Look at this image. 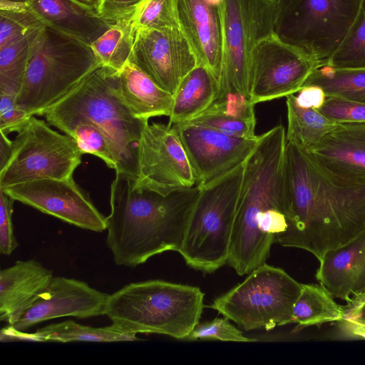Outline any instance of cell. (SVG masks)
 <instances>
[{"label": "cell", "mask_w": 365, "mask_h": 365, "mask_svg": "<svg viewBox=\"0 0 365 365\" xmlns=\"http://www.w3.org/2000/svg\"><path fill=\"white\" fill-rule=\"evenodd\" d=\"M144 0H102L101 15L105 19L114 22L134 18Z\"/></svg>", "instance_id": "cell-41"}, {"label": "cell", "mask_w": 365, "mask_h": 365, "mask_svg": "<svg viewBox=\"0 0 365 365\" xmlns=\"http://www.w3.org/2000/svg\"><path fill=\"white\" fill-rule=\"evenodd\" d=\"M115 173L106 229V243L115 263L135 267L156 255L178 252L200 187L163 195L138 187L129 175Z\"/></svg>", "instance_id": "cell-2"}, {"label": "cell", "mask_w": 365, "mask_h": 365, "mask_svg": "<svg viewBox=\"0 0 365 365\" xmlns=\"http://www.w3.org/2000/svg\"><path fill=\"white\" fill-rule=\"evenodd\" d=\"M222 0H176L180 31L197 65L219 80L222 59Z\"/></svg>", "instance_id": "cell-18"}, {"label": "cell", "mask_w": 365, "mask_h": 365, "mask_svg": "<svg viewBox=\"0 0 365 365\" xmlns=\"http://www.w3.org/2000/svg\"><path fill=\"white\" fill-rule=\"evenodd\" d=\"M43 26L32 11H0V48Z\"/></svg>", "instance_id": "cell-35"}, {"label": "cell", "mask_w": 365, "mask_h": 365, "mask_svg": "<svg viewBox=\"0 0 365 365\" xmlns=\"http://www.w3.org/2000/svg\"><path fill=\"white\" fill-rule=\"evenodd\" d=\"M219 91V80L207 68L197 65L185 76L173 95L168 124L193 119L214 102Z\"/></svg>", "instance_id": "cell-26"}, {"label": "cell", "mask_w": 365, "mask_h": 365, "mask_svg": "<svg viewBox=\"0 0 365 365\" xmlns=\"http://www.w3.org/2000/svg\"><path fill=\"white\" fill-rule=\"evenodd\" d=\"M361 0H277L275 36L324 64L349 31Z\"/></svg>", "instance_id": "cell-9"}, {"label": "cell", "mask_w": 365, "mask_h": 365, "mask_svg": "<svg viewBox=\"0 0 365 365\" xmlns=\"http://www.w3.org/2000/svg\"><path fill=\"white\" fill-rule=\"evenodd\" d=\"M286 132L281 124L260 135L245 163L227 264L240 276L264 264L272 245L262 234L267 211L287 215L284 187ZM287 218V217H286Z\"/></svg>", "instance_id": "cell-3"}, {"label": "cell", "mask_w": 365, "mask_h": 365, "mask_svg": "<svg viewBox=\"0 0 365 365\" xmlns=\"http://www.w3.org/2000/svg\"><path fill=\"white\" fill-rule=\"evenodd\" d=\"M215 339L222 341L253 342L257 339L248 338L232 325L227 317L215 318L197 324L185 340Z\"/></svg>", "instance_id": "cell-36"}, {"label": "cell", "mask_w": 365, "mask_h": 365, "mask_svg": "<svg viewBox=\"0 0 365 365\" xmlns=\"http://www.w3.org/2000/svg\"><path fill=\"white\" fill-rule=\"evenodd\" d=\"M138 187L163 195L192 187L195 178L173 125L147 123L138 148Z\"/></svg>", "instance_id": "cell-12"}, {"label": "cell", "mask_w": 365, "mask_h": 365, "mask_svg": "<svg viewBox=\"0 0 365 365\" xmlns=\"http://www.w3.org/2000/svg\"><path fill=\"white\" fill-rule=\"evenodd\" d=\"M53 278L52 271L34 259L21 260L0 272V320L14 324Z\"/></svg>", "instance_id": "cell-20"}, {"label": "cell", "mask_w": 365, "mask_h": 365, "mask_svg": "<svg viewBox=\"0 0 365 365\" xmlns=\"http://www.w3.org/2000/svg\"><path fill=\"white\" fill-rule=\"evenodd\" d=\"M137 334L127 332L113 324L104 327H93L72 320L53 324L37 329L34 333L18 331L10 325L1 330V336L32 341L52 342H117L140 340Z\"/></svg>", "instance_id": "cell-25"}, {"label": "cell", "mask_w": 365, "mask_h": 365, "mask_svg": "<svg viewBox=\"0 0 365 365\" xmlns=\"http://www.w3.org/2000/svg\"><path fill=\"white\" fill-rule=\"evenodd\" d=\"M346 302L339 324L348 334L365 339V289L351 295Z\"/></svg>", "instance_id": "cell-39"}, {"label": "cell", "mask_w": 365, "mask_h": 365, "mask_svg": "<svg viewBox=\"0 0 365 365\" xmlns=\"http://www.w3.org/2000/svg\"><path fill=\"white\" fill-rule=\"evenodd\" d=\"M98 13L102 0H76Z\"/></svg>", "instance_id": "cell-45"}, {"label": "cell", "mask_w": 365, "mask_h": 365, "mask_svg": "<svg viewBox=\"0 0 365 365\" xmlns=\"http://www.w3.org/2000/svg\"><path fill=\"white\" fill-rule=\"evenodd\" d=\"M319 110L336 123H365V103L327 96Z\"/></svg>", "instance_id": "cell-37"}, {"label": "cell", "mask_w": 365, "mask_h": 365, "mask_svg": "<svg viewBox=\"0 0 365 365\" xmlns=\"http://www.w3.org/2000/svg\"><path fill=\"white\" fill-rule=\"evenodd\" d=\"M118 71L101 65L91 72L45 113L52 119H85L101 128L115 150L116 172L138 177V148L148 120L135 118L116 87Z\"/></svg>", "instance_id": "cell-5"}, {"label": "cell", "mask_w": 365, "mask_h": 365, "mask_svg": "<svg viewBox=\"0 0 365 365\" xmlns=\"http://www.w3.org/2000/svg\"><path fill=\"white\" fill-rule=\"evenodd\" d=\"M343 306L321 284H302V289L292 309V323L298 328L341 321Z\"/></svg>", "instance_id": "cell-28"}, {"label": "cell", "mask_w": 365, "mask_h": 365, "mask_svg": "<svg viewBox=\"0 0 365 365\" xmlns=\"http://www.w3.org/2000/svg\"><path fill=\"white\" fill-rule=\"evenodd\" d=\"M286 98V140L304 150H309L339 124L329 119L317 109L299 106L296 102L294 94Z\"/></svg>", "instance_id": "cell-27"}, {"label": "cell", "mask_w": 365, "mask_h": 365, "mask_svg": "<svg viewBox=\"0 0 365 365\" xmlns=\"http://www.w3.org/2000/svg\"><path fill=\"white\" fill-rule=\"evenodd\" d=\"M100 66L91 45L45 26L29 58L16 103L31 115H43Z\"/></svg>", "instance_id": "cell-6"}, {"label": "cell", "mask_w": 365, "mask_h": 365, "mask_svg": "<svg viewBox=\"0 0 365 365\" xmlns=\"http://www.w3.org/2000/svg\"><path fill=\"white\" fill-rule=\"evenodd\" d=\"M204 296L194 286L160 279L133 282L109 294L106 315L127 332L185 340L199 323Z\"/></svg>", "instance_id": "cell-4"}, {"label": "cell", "mask_w": 365, "mask_h": 365, "mask_svg": "<svg viewBox=\"0 0 365 365\" xmlns=\"http://www.w3.org/2000/svg\"><path fill=\"white\" fill-rule=\"evenodd\" d=\"M32 0H0V11L25 12L31 11Z\"/></svg>", "instance_id": "cell-43"}, {"label": "cell", "mask_w": 365, "mask_h": 365, "mask_svg": "<svg viewBox=\"0 0 365 365\" xmlns=\"http://www.w3.org/2000/svg\"><path fill=\"white\" fill-rule=\"evenodd\" d=\"M189 121L235 138L257 137L255 104L238 92H219L217 98L205 111Z\"/></svg>", "instance_id": "cell-24"}, {"label": "cell", "mask_w": 365, "mask_h": 365, "mask_svg": "<svg viewBox=\"0 0 365 365\" xmlns=\"http://www.w3.org/2000/svg\"><path fill=\"white\" fill-rule=\"evenodd\" d=\"M301 289L302 284L284 269L264 263L215 298L209 307L245 331H269L292 323L293 306Z\"/></svg>", "instance_id": "cell-8"}, {"label": "cell", "mask_w": 365, "mask_h": 365, "mask_svg": "<svg viewBox=\"0 0 365 365\" xmlns=\"http://www.w3.org/2000/svg\"><path fill=\"white\" fill-rule=\"evenodd\" d=\"M322 65L275 35L262 40L252 56L250 101L255 105L297 93Z\"/></svg>", "instance_id": "cell-13"}, {"label": "cell", "mask_w": 365, "mask_h": 365, "mask_svg": "<svg viewBox=\"0 0 365 365\" xmlns=\"http://www.w3.org/2000/svg\"><path fill=\"white\" fill-rule=\"evenodd\" d=\"M309 85L321 87L327 96L365 103V68H334L322 64L310 74L303 86Z\"/></svg>", "instance_id": "cell-29"}, {"label": "cell", "mask_w": 365, "mask_h": 365, "mask_svg": "<svg viewBox=\"0 0 365 365\" xmlns=\"http://www.w3.org/2000/svg\"><path fill=\"white\" fill-rule=\"evenodd\" d=\"M109 294L86 282L64 277H53L32 305L12 325L24 331L50 319L73 317L86 319L106 314Z\"/></svg>", "instance_id": "cell-17"}, {"label": "cell", "mask_w": 365, "mask_h": 365, "mask_svg": "<svg viewBox=\"0 0 365 365\" xmlns=\"http://www.w3.org/2000/svg\"><path fill=\"white\" fill-rule=\"evenodd\" d=\"M14 201L0 189V252L6 256L10 255L18 246L12 222Z\"/></svg>", "instance_id": "cell-40"}, {"label": "cell", "mask_w": 365, "mask_h": 365, "mask_svg": "<svg viewBox=\"0 0 365 365\" xmlns=\"http://www.w3.org/2000/svg\"><path fill=\"white\" fill-rule=\"evenodd\" d=\"M0 189L15 200L80 228L97 232L107 229V217L73 177L38 179Z\"/></svg>", "instance_id": "cell-15"}, {"label": "cell", "mask_w": 365, "mask_h": 365, "mask_svg": "<svg viewBox=\"0 0 365 365\" xmlns=\"http://www.w3.org/2000/svg\"><path fill=\"white\" fill-rule=\"evenodd\" d=\"M0 169H1L11 155L13 140H9L3 132L0 131Z\"/></svg>", "instance_id": "cell-44"}, {"label": "cell", "mask_w": 365, "mask_h": 365, "mask_svg": "<svg viewBox=\"0 0 365 365\" xmlns=\"http://www.w3.org/2000/svg\"><path fill=\"white\" fill-rule=\"evenodd\" d=\"M129 61L173 95L185 76L197 66L196 58L179 27L136 28Z\"/></svg>", "instance_id": "cell-16"}, {"label": "cell", "mask_w": 365, "mask_h": 365, "mask_svg": "<svg viewBox=\"0 0 365 365\" xmlns=\"http://www.w3.org/2000/svg\"><path fill=\"white\" fill-rule=\"evenodd\" d=\"M134 22L136 28L165 29L179 27L176 0H144L134 16Z\"/></svg>", "instance_id": "cell-34"}, {"label": "cell", "mask_w": 365, "mask_h": 365, "mask_svg": "<svg viewBox=\"0 0 365 365\" xmlns=\"http://www.w3.org/2000/svg\"><path fill=\"white\" fill-rule=\"evenodd\" d=\"M44 26L0 48V91L18 95L29 58Z\"/></svg>", "instance_id": "cell-30"}, {"label": "cell", "mask_w": 365, "mask_h": 365, "mask_svg": "<svg viewBox=\"0 0 365 365\" xmlns=\"http://www.w3.org/2000/svg\"><path fill=\"white\" fill-rule=\"evenodd\" d=\"M116 87L122 100L137 118L148 120L170 116L173 95L160 88L136 64L128 61L118 71Z\"/></svg>", "instance_id": "cell-23"}, {"label": "cell", "mask_w": 365, "mask_h": 365, "mask_svg": "<svg viewBox=\"0 0 365 365\" xmlns=\"http://www.w3.org/2000/svg\"><path fill=\"white\" fill-rule=\"evenodd\" d=\"M284 187L287 227L275 243L304 250L320 261L365 230V178L334 173L287 140Z\"/></svg>", "instance_id": "cell-1"}, {"label": "cell", "mask_w": 365, "mask_h": 365, "mask_svg": "<svg viewBox=\"0 0 365 365\" xmlns=\"http://www.w3.org/2000/svg\"><path fill=\"white\" fill-rule=\"evenodd\" d=\"M17 133L11 155L0 169V188L38 179L73 177L83 155L73 138L51 129L34 115Z\"/></svg>", "instance_id": "cell-11"}, {"label": "cell", "mask_w": 365, "mask_h": 365, "mask_svg": "<svg viewBox=\"0 0 365 365\" xmlns=\"http://www.w3.org/2000/svg\"><path fill=\"white\" fill-rule=\"evenodd\" d=\"M316 278L333 297L346 301L365 289V230L319 261Z\"/></svg>", "instance_id": "cell-19"}, {"label": "cell", "mask_w": 365, "mask_h": 365, "mask_svg": "<svg viewBox=\"0 0 365 365\" xmlns=\"http://www.w3.org/2000/svg\"><path fill=\"white\" fill-rule=\"evenodd\" d=\"M47 122L73 138L83 154H93L103 160L110 168L115 172L118 170L113 147L101 128L85 119H52Z\"/></svg>", "instance_id": "cell-31"}, {"label": "cell", "mask_w": 365, "mask_h": 365, "mask_svg": "<svg viewBox=\"0 0 365 365\" xmlns=\"http://www.w3.org/2000/svg\"><path fill=\"white\" fill-rule=\"evenodd\" d=\"M31 9L45 26L89 45L115 23L76 0H32Z\"/></svg>", "instance_id": "cell-22"}, {"label": "cell", "mask_w": 365, "mask_h": 365, "mask_svg": "<svg viewBox=\"0 0 365 365\" xmlns=\"http://www.w3.org/2000/svg\"><path fill=\"white\" fill-rule=\"evenodd\" d=\"M173 125L187 155L196 185L200 187L243 164L256 148L260 136L235 138L190 121Z\"/></svg>", "instance_id": "cell-14"}, {"label": "cell", "mask_w": 365, "mask_h": 365, "mask_svg": "<svg viewBox=\"0 0 365 365\" xmlns=\"http://www.w3.org/2000/svg\"><path fill=\"white\" fill-rule=\"evenodd\" d=\"M295 96L297 103L303 108L319 110L324 105L327 95L324 90L316 85L303 86Z\"/></svg>", "instance_id": "cell-42"}, {"label": "cell", "mask_w": 365, "mask_h": 365, "mask_svg": "<svg viewBox=\"0 0 365 365\" xmlns=\"http://www.w3.org/2000/svg\"><path fill=\"white\" fill-rule=\"evenodd\" d=\"M307 152L334 173L365 178V123H339Z\"/></svg>", "instance_id": "cell-21"}, {"label": "cell", "mask_w": 365, "mask_h": 365, "mask_svg": "<svg viewBox=\"0 0 365 365\" xmlns=\"http://www.w3.org/2000/svg\"><path fill=\"white\" fill-rule=\"evenodd\" d=\"M16 97V93L0 91V131L6 135L20 132L32 116L19 108Z\"/></svg>", "instance_id": "cell-38"}, {"label": "cell", "mask_w": 365, "mask_h": 365, "mask_svg": "<svg viewBox=\"0 0 365 365\" xmlns=\"http://www.w3.org/2000/svg\"><path fill=\"white\" fill-rule=\"evenodd\" d=\"M136 27L134 18L115 22L91 46L101 65L120 71L129 61Z\"/></svg>", "instance_id": "cell-32"}, {"label": "cell", "mask_w": 365, "mask_h": 365, "mask_svg": "<svg viewBox=\"0 0 365 365\" xmlns=\"http://www.w3.org/2000/svg\"><path fill=\"white\" fill-rule=\"evenodd\" d=\"M245 163L200 187L178 252L195 270L212 273L227 264Z\"/></svg>", "instance_id": "cell-7"}, {"label": "cell", "mask_w": 365, "mask_h": 365, "mask_svg": "<svg viewBox=\"0 0 365 365\" xmlns=\"http://www.w3.org/2000/svg\"><path fill=\"white\" fill-rule=\"evenodd\" d=\"M222 59L220 91L240 93L250 98L253 51L274 36L277 0H222Z\"/></svg>", "instance_id": "cell-10"}, {"label": "cell", "mask_w": 365, "mask_h": 365, "mask_svg": "<svg viewBox=\"0 0 365 365\" xmlns=\"http://www.w3.org/2000/svg\"><path fill=\"white\" fill-rule=\"evenodd\" d=\"M334 68H365V0L344 41L324 63Z\"/></svg>", "instance_id": "cell-33"}]
</instances>
